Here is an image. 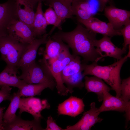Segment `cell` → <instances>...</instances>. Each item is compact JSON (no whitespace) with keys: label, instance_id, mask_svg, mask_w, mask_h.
I'll return each instance as SVG.
<instances>
[{"label":"cell","instance_id":"obj_6","mask_svg":"<svg viewBox=\"0 0 130 130\" xmlns=\"http://www.w3.org/2000/svg\"><path fill=\"white\" fill-rule=\"evenodd\" d=\"M50 104L46 99H41L33 97L20 98L19 105V114L25 112L31 114L34 119L40 121L43 117L41 112L45 109H49Z\"/></svg>","mask_w":130,"mask_h":130},{"label":"cell","instance_id":"obj_4","mask_svg":"<svg viewBox=\"0 0 130 130\" xmlns=\"http://www.w3.org/2000/svg\"><path fill=\"white\" fill-rule=\"evenodd\" d=\"M28 44L21 43L9 35L0 37L1 59L7 65L18 68V63Z\"/></svg>","mask_w":130,"mask_h":130},{"label":"cell","instance_id":"obj_3","mask_svg":"<svg viewBox=\"0 0 130 130\" xmlns=\"http://www.w3.org/2000/svg\"><path fill=\"white\" fill-rule=\"evenodd\" d=\"M20 68L22 73L18 77L27 84L47 83L56 86L55 81L47 63L41 60L39 63L35 61Z\"/></svg>","mask_w":130,"mask_h":130},{"label":"cell","instance_id":"obj_24","mask_svg":"<svg viewBox=\"0 0 130 130\" xmlns=\"http://www.w3.org/2000/svg\"><path fill=\"white\" fill-rule=\"evenodd\" d=\"M55 87L47 83L27 84L23 86L20 90V97H33L40 95L44 89L49 88L53 90Z\"/></svg>","mask_w":130,"mask_h":130},{"label":"cell","instance_id":"obj_19","mask_svg":"<svg viewBox=\"0 0 130 130\" xmlns=\"http://www.w3.org/2000/svg\"><path fill=\"white\" fill-rule=\"evenodd\" d=\"M16 1L17 13L19 20L33 29L35 13L34 8L28 0H16Z\"/></svg>","mask_w":130,"mask_h":130},{"label":"cell","instance_id":"obj_12","mask_svg":"<svg viewBox=\"0 0 130 130\" xmlns=\"http://www.w3.org/2000/svg\"><path fill=\"white\" fill-rule=\"evenodd\" d=\"M77 19L79 23L96 33L101 34L110 37L115 36L122 35L120 29H114L109 22L102 21L93 17L86 20Z\"/></svg>","mask_w":130,"mask_h":130},{"label":"cell","instance_id":"obj_34","mask_svg":"<svg viewBox=\"0 0 130 130\" xmlns=\"http://www.w3.org/2000/svg\"><path fill=\"white\" fill-rule=\"evenodd\" d=\"M102 4L104 6L109 0H99Z\"/></svg>","mask_w":130,"mask_h":130},{"label":"cell","instance_id":"obj_16","mask_svg":"<svg viewBox=\"0 0 130 130\" xmlns=\"http://www.w3.org/2000/svg\"><path fill=\"white\" fill-rule=\"evenodd\" d=\"M72 0H47L45 4L53 9L61 23L67 19L72 18Z\"/></svg>","mask_w":130,"mask_h":130},{"label":"cell","instance_id":"obj_22","mask_svg":"<svg viewBox=\"0 0 130 130\" xmlns=\"http://www.w3.org/2000/svg\"><path fill=\"white\" fill-rule=\"evenodd\" d=\"M48 25L42 9V2H39L33 24L32 28L35 37H41L46 33V28Z\"/></svg>","mask_w":130,"mask_h":130},{"label":"cell","instance_id":"obj_9","mask_svg":"<svg viewBox=\"0 0 130 130\" xmlns=\"http://www.w3.org/2000/svg\"><path fill=\"white\" fill-rule=\"evenodd\" d=\"M94 45L101 59L109 57L117 60L121 59L123 55L126 52L127 49H121L116 46L111 41V37L106 36H104L99 40L96 39Z\"/></svg>","mask_w":130,"mask_h":130},{"label":"cell","instance_id":"obj_27","mask_svg":"<svg viewBox=\"0 0 130 130\" xmlns=\"http://www.w3.org/2000/svg\"><path fill=\"white\" fill-rule=\"evenodd\" d=\"M44 15L48 25H52L54 26L52 30L48 34V36H49L56 27H58L60 28L61 23L55 11L51 7H49L46 10L44 13Z\"/></svg>","mask_w":130,"mask_h":130},{"label":"cell","instance_id":"obj_30","mask_svg":"<svg viewBox=\"0 0 130 130\" xmlns=\"http://www.w3.org/2000/svg\"><path fill=\"white\" fill-rule=\"evenodd\" d=\"M12 88L7 86H1L0 88V104L3 101L10 100L12 95L10 93Z\"/></svg>","mask_w":130,"mask_h":130},{"label":"cell","instance_id":"obj_36","mask_svg":"<svg viewBox=\"0 0 130 130\" xmlns=\"http://www.w3.org/2000/svg\"></svg>","mask_w":130,"mask_h":130},{"label":"cell","instance_id":"obj_7","mask_svg":"<svg viewBox=\"0 0 130 130\" xmlns=\"http://www.w3.org/2000/svg\"><path fill=\"white\" fill-rule=\"evenodd\" d=\"M18 20L16 0H7L0 3V37L8 35L9 26Z\"/></svg>","mask_w":130,"mask_h":130},{"label":"cell","instance_id":"obj_13","mask_svg":"<svg viewBox=\"0 0 130 130\" xmlns=\"http://www.w3.org/2000/svg\"><path fill=\"white\" fill-rule=\"evenodd\" d=\"M48 35L46 33L41 37L36 38L28 44L22 54L18 65V68L27 66L36 61L37 52L39 46L46 44Z\"/></svg>","mask_w":130,"mask_h":130},{"label":"cell","instance_id":"obj_25","mask_svg":"<svg viewBox=\"0 0 130 130\" xmlns=\"http://www.w3.org/2000/svg\"><path fill=\"white\" fill-rule=\"evenodd\" d=\"M83 71L80 56H75L74 58L62 70L61 73L62 80L72 75Z\"/></svg>","mask_w":130,"mask_h":130},{"label":"cell","instance_id":"obj_26","mask_svg":"<svg viewBox=\"0 0 130 130\" xmlns=\"http://www.w3.org/2000/svg\"><path fill=\"white\" fill-rule=\"evenodd\" d=\"M82 72H80L72 75L63 80L64 84L67 85L69 90V93H72L73 91V89L77 87L81 89L84 86V83L83 82L84 77Z\"/></svg>","mask_w":130,"mask_h":130},{"label":"cell","instance_id":"obj_18","mask_svg":"<svg viewBox=\"0 0 130 130\" xmlns=\"http://www.w3.org/2000/svg\"><path fill=\"white\" fill-rule=\"evenodd\" d=\"M84 86L88 92H93L96 94L98 101L103 100V93L105 91L109 92L111 89L102 79L94 76L88 77L85 76Z\"/></svg>","mask_w":130,"mask_h":130},{"label":"cell","instance_id":"obj_2","mask_svg":"<svg viewBox=\"0 0 130 130\" xmlns=\"http://www.w3.org/2000/svg\"><path fill=\"white\" fill-rule=\"evenodd\" d=\"M128 58L127 55L113 64L107 66L100 65L95 62L90 64L82 63L84 71L83 74L84 77L91 75L103 80L115 91L116 96L120 97L121 80L120 71L123 65Z\"/></svg>","mask_w":130,"mask_h":130},{"label":"cell","instance_id":"obj_21","mask_svg":"<svg viewBox=\"0 0 130 130\" xmlns=\"http://www.w3.org/2000/svg\"><path fill=\"white\" fill-rule=\"evenodd\" d=\"M40 122L34 119L31 121L25 120L17 116L12 123L3 124V130H45L41 127Z\"/></svg>","mask_w":130,"mask_h":130},{"label":"cell","instance_id":"obj_20","mask_svg":"<svg viewBox=\"0 0 130 130\" xmlns=\"http://www.w3.org/2000/svg\"><path fill=\"white\" fill-rule=\"evenodd\" d=\"M68 46L61 41L53 39L49 36L43 58L47 63L51 62L55 60L59 54Z\"/></svg>","mask_w":130,"mask_h":130},{"label":"cell","instance_id":"obj_15","mask_svg":"<svg viewBox=\"0 0 130 130\" xmlns=\"http://www.w3.org/2000/svg\"><path fill=\"white\" fill-rule=\"evenodd\" d=\"M105 15L114 28L119 30L130 20V11L117 8L111 5L105 7Z\"/></svg>","mask_w":130,"mask_h":130},{"label":"cell","instance_id":"obj_33","mask_svg":"<svg viewBox=\"0 0 130 130\" xmlns=\"http://www.w3.org/2000/svg\"><path fill=\"white\" fill-rule=\"evenodd\" d=\"M31 4L32 5L33 7L34 8L35 7L37 4L39 2H41L42 1H45L47 0H28Z\"/></svg>","mask_w":130,"mask_h":130},{"label":"cell","instance_id":"obj_14","mask_svg":"<svg viewBox=\"0 0 130 130\" xmlns=\"http://www.w3.org/2000/svg\"><path fill=\"white\" fill-rule=\"evenodd\" d=\"M85 106L83 99L71 96L58 107V115H66L73 117L78 115L84 110Z\"/></svg>","mask_w":130,"mask_h":130},{"label":"cell","instance_id":"obj_23","mask_svg":"<svg viewBox=\"0 0 130 130\" xmlns=\"http://www.w3.org/2000/svg\"><path fill=\"white\" fill-rule=\"evenodd\" d=\"M20 96V90L12 95L10 104L4 114L3 124H9L13 122L16 118V112L19 108Z\"/></svg>","mask_w":130,"mask_h":130},{"label":"cell","instance_id":"obj_29","mask_svg":"<svg viewBox=\"0 0 130 130\" xmlns=\"http://www.w3.org/2000/svg\"><path fill=\"white\" fill-rule=\"evenodd\" d=\"M124 26L123 28L120 30L124 39L123 48L127 49L128 45L130 44V20Z\"/></svg>","mask_w":130,"mask_h":130},{"label":"cell","instance_id":"obj_11","mask_svg":"<svg viewBox=\"0 0 130 130\" xmlns=\"http://www.w3.org/2000/svg\"><path fill=\"white\" fill-rule=\"evenodd\" d=\"M94 102L91 103L90 109L85 112L79 121L74 125L67 126L65 130H89L95 124L101 122L103 119L98 117L100 113Z\"/></svg>","mask_w":130,"mask_h":130},{"label":"cell","instance_id":"obj_8","mask_svg":"<svg viewBox=\"0 0 130 130\" xmlns=\"http://www.w3.org/2000/svg\"><path fill=\"white\" fill-rule=\"evenodd\" d=\"M70 54L62 60H55L47 64L56 83L58 93L61 96H67L69 90L64 85L62 79L61 73L65 66L74 58Z\"/></svg>","mask_w":130,"mask_h":130},{"label":"cell","instance_id":"obj_35","mask_svg":"<svg viewBox=\"0 0 130 130\" xmlns=\"http://www.w3.org/2000/svg\"><path fill=\"white\" fill-rule=\"evenodd\" d=\"M72 0V1H73V0Z\"/></svg>","mask_w":130,"mask_h":130},{"label":"cell","instance_id":"obj_17","mask_svg":"<svg viewBox=\"0 0 130 130\" xmlns=\"http://www.w3.org/2000/svg\"><path fill=\"white\" fill-rule=\"evenodd\" d=\"M18 69L17 68L6 65L0 73V86H13L20 89L27 84L17 75Z\"/></svg>","mask_w":130,"mask_h":130},{"label":"cell","instance_id":"obj_32","mask_svg":"<svg viewBox=\"0 0 130 130\" xmlns=\"http://www.w3.org/2000/svg\"><path fill=\"white\" fill-rule=\"evenodd\" d=\"M5 108L4 107H0V130H3V119L4 114L3 112Z\"/></svg>","mask_w":130,"mask_h":130},{"label":"cell","instance_id":"obj_1","mask_svg":"<svg viewBox=\"0 0 130 130\" xmlns=\"http://www.w3.org/2000/svg\"><path fill=\"white\" fill-rule=\"evenodd\" d=\"M96 35V33L78 23L72 31L65 32L60 30L51 37L66 43L73 55L81 56L83 63H87L89 62L97 63L101 59L94 46Z\"/></svg>","mask_w":130,"mask_h":130},{"label":"cell","instance_id":"obj_5","mask_svg":"<svg viewBox=\"0 0 130 130\" xmlns=\"http://www.w3.org/2000/svg\"><path fill=\"white\" fill-rule=\"evenodd\" d=\"M103 100L102 104L98 108L99 112L100 113L111 110L125 112L126 128L130 120V101H126L120 97L113 96L107 91L104 92Z\"/></svg>","mask_w":130,"mask_h":130},{"label":"cell","instance_id":"obj_28","mask_svg":"<svg viewBox=\"0 0 130 130\" xmlns=\"http://www.w3.org/2000/svg\"><path fill=\"white\" fill-rule=\"evenodd\" d=\"M121 99L126 101L130 99V77L121 80L120 87Z\"/></svg>","mask_w":130,"mask_h":130},{"label":"cell","instance_id":"obj_10","mask_svg":"<svg viewBox=\"0 0 130 130\" xmlns=\"http://www.w3.org/2000/svg\"><path fill=\"white\" fill-rule=\"evenodd\" d=\"M8 35L25 44H30L36 38L33 29L19 20L14 21L10 25L8 29Z\"/></svg>","mask_w":130,"mask_h":130},{"label":"cell","instance_id":"obj_31","mask_svg":"<svg viewBox=\"0 0 130 130\" xmlns=\"http://www.w3.org/2000/svg\"><path fill=\"white\" fill-rule=\"evenodd\" d=\"M47 126L45 130H63V129L56 123L52 117L51 116L48 117L46 121Z\"/></svg>","mask_w":130,"mask_h":130}]
</instances>
